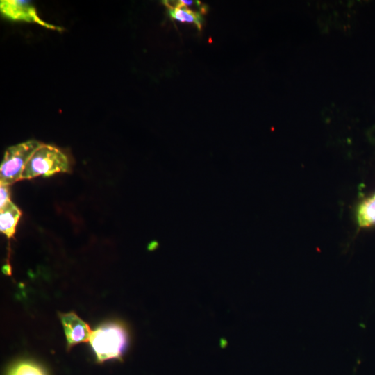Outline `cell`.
<instances>
[{
  "label": "cell",
  "instance_id": "ba28073f",
  "mask_svg": "<svg viewBox=\"0 0 375 375\" xmlns=\"http://www.w3.org/2000/svg\"><path fill=\"white\" fill-rule=\"evenodd\" d=\"M356 217L360 227L375 225V193L360 202L357 208Z\"/></svg>",
  "mask_w": 375,
  "mask_h": 375
},
{
  "label": "cell",
  "instance_id": "8992f818",
  "mask_svg": "<svg viewBox=\"0 0 375 375\" xmlns=\"http://www.w3.org/2000/svg\"><path fill=\"white\" fill-rule=\"evenodd\" d=\"M162 3L167 8L171 19L182 23L193 24L199 30H201L204 21L202 13L188 8L181 1H163Z\"/></svg>",
  "mask_w": 375,
  "mask_h": 375
},
{
  "label": "cell",
  "instance_id": "277c9868",
  "mask_svg": "<svg viewBox=\"0 0 375 375\" xmlns=\"http://www.w3.org/2000/svg\"><path fill=\"white\" fill-rule=\"evenodd\" d=\"M0 11L6 18L13 21H22L35 23L46 28L61 31L60 26L49 24L42 20L38 15L35 8L28 1L1 0Z\"/></svg>",
  "mask_w": 375,
  "mask_h": 375
},
{
  "label": "cell",
  "instance_id": "6da1fadb",
  "mask_svg": "<svg viewBox=\"0 0 375 375\" xmlns=\"http://www.w3.org/2000/svg\"><path fill=\"white\" fill-rule=\"evenodd\" d=\"M128 342V332L119 324H104L92 331L90 342L100 362L121 358Z\"/></svg>",
  "mask_w": 375,
  "mask_h": 375
},
{
  "label": "cell",
  "instance_id": "30bf717a",
  "mask_svg": "<svg viewBox=\"0 0 375 375\" xmlns=\"http://www.w3.org/2000/svg\"><path fill=\"white\" fill-rule=\"evenodd\" d=\"M9 186L8 185L0 184V207L10 201Z\"/></svg>",
  "mask_w": 375,
  "mask_h": 375
},
{
  "label": "cell",
  "instance_id": "3957f363",
  "mask_svg": "<svg viewBox=\"0 0 375 375\" xmlns=\"http://www.w3.org/2000/svg\"><path fill=\"white\" fill-rule=\"evenodd\" d=\"M42 144L31 140L9 147L4 153L0 166V184L10 185L21 180L25 165Z\"/></svg>",
  "mask_w": 375,
  "mask_h": 375
},
{
  "label": "cell",
  "instance_id": "52a82bcc",
  "mask_svg": "<svg viewBox=\"0 0 375 375\" xmlns=\"http://www.w3.org/2000/svg\"><path fill=\"white\" fill-rule=\"evenodd\" d=\"M21 216L19 208L11 201L0 207V231L8 238L13 236Z\"/></svg>",
  "mask_w": 375,
  "mask_h": 375
},
{
  "label": "cell",
  "instance_id": "7a4b0ae2",
  "mask_svg": "<svg viewBox=\"0 0 375 375\" xmlns=\"http://www.w3.org/2000/svg\"><path fill=\"white\" fill-rule=\"evenodd\" d=\"M69 168L68 158L60 149L42 143L25 165L21 180L39 176H50L58 172H67Z\"/></svg>",
  "mask_w": 375,
  "mask_h": 375
},
{
  "label": "cell",
  "instance_id": "9c48e42d",
  "mask_svg": "<svg viewBox=\"0 0 375 375\" xmlns=\"http://www.w3.org/2000/svg\"><path fill=\"white\" fill-rule=\"evenodd\" d=\"M10 375H45L40 367L31 362H22L15 366Z\"/></svg>",
  "mask_w": 375,
  "mask_h": 375
},
{
  "label": "cell",
  "instance_id": "5b68a950",
  "mask_svg": "<svg viewBox=\"0 0 375 375\" xmlns=\"http://www.w3.org/2000/svg\"><path fill=\"white\" fill-rule=\"evenodd\" d=\"M69 347L90 341L92 331L89 325L76 313L60 314Z\"/></svg>",
  "mask_w": 375,
  "mask_h": 375
}]
</instances>
